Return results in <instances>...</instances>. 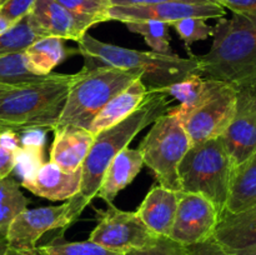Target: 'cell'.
Returning a JSON list of instances; mask_svg holds the SVG:
<instances>
[{"mask_svg":"<svg viewBox=\"0 0 256 255\" xmlns=\"http://www.w3.org/2000/svg\"><path fill=\"white\" fill-rule=\"evenodd\" d=\"M170 108L172 102L164 92L158 89H149L145 102L132 115L95 135L94 142L82 165L79 192L72 199L66 200L69 226L79 219L85 208L96 196L112 160L122 149L128 148L142 129L166 114Z\"/></svg>","mask_w":256,"mask_h":255,"instance_id":"cell-1","label":"cell"},{"mask_svg":"<svg viewBox=\"0 0 256 255\" xmlns=\"http://www.w3.org/2000/svg\"><path fill=\"white\" fill-rule=\"evenodd\" d=\"M212 44L198 56V74L226 82L236 90L256 85V16L232 12L220 18L214 26Z\"/></svg>","mask_w":256,"mask_h":255,"instance_id":"cell-2","label":"cell"},{"mask_svg":"<svg viewBox=\"0 0 256 255\" xmlns=\"http://www.w3.org/2000/svg\"><path fill=\"white\" fill-rule=\"evenodd\" d=\"M78 52L84 56L86 68L112 66L142 76L148 89H162L180 82L188 75L198 72V55L189 58L155 52H139L108 44L85 34L78 42Z\"/></svg>","mask_w":256,"mask_h":255,"instance_id":"cell-3","label":"cell"},{"mask_svg":"<svg viewBox=\"0 0 256 255\" xmlns=\"http://www.w3.org/2000/svg\"><path fill=\"white\" fill-rule=\"evenodd\" d=\"M75 74H49L32 84L10 88L0 94V124L8 129L54 130Z\"/></svg>","mask_w":256,"mask_h":255,"instance_id":"cell-4","label":"cell"},{"mask_svg":"<svg viewBox=\"0 0 256 255\" xmlns=\"http://www.w3.org/2000/svg\"><path fill=\"white\" fill-rule=\"evenodd\" d=\"M234 169L222 136L192 144L178 168L182 192L204 195L222 214Z\"/></svg>","mask_w":256,"mask_h":255,"instance_id":"cell-5","label":"cell"},{"mask_svg":"<svg viewBox=\"0 0 256 255\" xmlns=\"http://www.w3.org/2000/svg\"><path fill=\"white\" fill-rule=\"evenodd\" d=\"M139 78L118 68L84 66L75 74L56 128L75 125L89 129L102 108Z\"/></svg>","mask_w":256,"mask_h":255,"instance_id":"cell-6","label":"cell"},{"mask_svg":"<svg viewBox=\"0 0 256 255\" xmlns=\"http://www.w3.org/2000/svg\"><path fill=\"white\" fill-rule=\"evenodd\" d=\"M190 146L192 142L182 122L166 112L152 122L138 149L159 185L182 192L178 168Z\"/></svg>","mask_w":256,"mask_h":255,"instance_id":"cell-7","label":"cell"},{"mask_svg":"<svg viewBox=\"0 0 256 255\" xmlns=\"http://www.w3.org/2000/svg\"><path fill=\"white\" fill-rule=\"evenodd\" d=\"M209 80L210 85L205 96L182 120L192 144L222 136L236 108L238 90L226 82Z\"/></svg>","mask_w":256,"mask_h":255,"instance_id":"cell-8","label":"cell"},{"mask_svg":"<svg viewBox=\"0 0 256 255\" xmlns=\"http://www.w3.org/2000/svg\"><path fill=\"white\" fill-rule=\"evenodd\" d=\"M98 224L90 232L89 240L112 252H124L148 246L158 239L135 212H124L112 204L106 209L95 210Z\"/></svg>","mask_w":256,"mask_h":255,"instance_id":"cell-9","label":"cell"},{"mask_svg":"<svg viewBox=\"0 0 256 255\" xmlns=\"http://www.w3.org/2000/svg\"><path fill=\"white\" fill-rule=\"evenodd\" d=\"M220 216L216 206L204 195L179 192L169 238L184 246L205 242L212 236Z\"/></svg>","mask_w":256,"mask_h":255,"instance_id":"cell-10","label":"cell"},{"mask_svg":"<svg viewBox=\"0 0 256 255\" xmlns=\"http://www.w3.org/2000/svg\"><path fill=\"white\" fill-rule=\"evenodd\" d=\"M69 228L66 202L58 206L26 208L14 218L5 239L14 249L35 250L45 232L60 230L59 235H64Z\"/></svg>","mask_w":256,"mask_h":255,"instance_id":"cell-11","label":"cell"},{"mask_svg":"<svg viewBox=\"0 0 256 255\" xmlns=\"http://www.w3.org/2000/svg\"><path fill=\"white\" fill-rule=\"evenodd\" d=\"M226 14L225 8L218 2H162L142 6H115L112 5L108 10V22H142V20H156V22L172 24L178 20L186 18H202V19H220Z\"/></svg>","mask_w":256,"mask_h":255,"instance_id":"cell-12","label":"cell"},{"mask_svg":"<svg viewBox=\"0 0 256 255\" xmlns=\"http://www.w3.org/2000/svg\"><path fill=\"white\" fill-rule=\"evenodd\" d=\"M222 138L235 168L256 152V96L252 89L238 90L234 116Z\"/></svg>","mask_w":256,"mask_h":255,"instance_id":"cell-13","label":"cell"},{"mask_svg":"<svg viewBox=\"0 0 256 255\" xmlns=\"http://www.w3.org/2000/svg\"><path fill=\"white\" fill-rule=\"evenodd\" d=\"M30 20L42 36H55L62 40L79 42L90 26L96 22L69 12L56 0H35Z\"/></svg>","mask_w":256,"mask_h":255,"instance_id":"cell-14","label":"cell"},{"mask_svg":"<svg viewBox=\"0 0 256 255\" xmlns=\"http://www.w3.org/2000/svg\"><path fill=\"white\" fill-rule=\"evenodd\" d=\"M82 169L66 172L52 162L40 164L35 170L25 174L22 185L34 195L52 202L69 200L79 192Z\"/></svg>","mask_w":256,"mask_h":255,"instance_id":"cell-15","label":"cell"},{"mask_svg":"<svg viewBox=\"0 0 256 255\" xmlns=\"http://www.w3.org/2000/svg\"><path fill=\"white\" fill-rule=\"evenodd\" d=\"M94 139V135L85 128L75 125L55 128L50 162L70 172L82 169Z\"/></svg>","mask_w":256,"mask_h":255,"instance_id":"cell-16","label":"cell"},{"mask_svg":"<svg viewBox=\"0 0 256 255\" xmlns=\"http://www.w3.org/2000/svg\"><path fill=\"white\" fill-rule=\"evenodd\" d=\"M212 238L232 252H256V206L222 212Z\"/></svg>","mask_w":256,"mask_h":255,"instance_id":"cell-17","label":"cell"},{"mask_svg":"<svg viewBox=\"0 0 256 255\" xmlns=\"http://www.w3.org/2000/svg\"><path fill=\"white\" fill-rule=\"evenodd\" d=\"M178 202L179 192L156 185L148 192L135 212L154 234L169 236Z\"/></svg>","mask_w":256,"mask_h":255,"instance_id":"cell-18","label":"cell"},{"mask_svg":"<svg viewBox=\"0 0 256 255\" xmlns=\"http://www.w3.org/2000/svg\"><path fill=\"white\" fill-rule=\"evenodd\" d=\"M149 95V89L142 82V78L135 80L126 89L115 95L106 105L102 109V112L94 118L90 124V132L96 135L102 130L112 128V125L122 122L129 115H132Z\"/></svg>","mask_w":256,"mask_h":255,"instance_id":"cell-19","label":"cell"},{"mask_svg":"<svg viewBox=\"0 0 256 255\" xmlns=\"http://www.w3.org/2000/svg\"><path fill=\"white\" fill-rule=\"evenodd\" d=\"M144 165L139 149H122L108 166L96 196L112 204L116 195L136 178Z\"/></svg>","mask_w":256,"mask_h":255,"instance_id":"cell-20","label":"cell"},{"mask_svg":"<svg viewBox=\"0 0 256 255\" xmlns=\"http://www.w3.org/2000/svg\"><path fill=\"white\" fill-rule=\"evenodd\" d=\"M256 206V152L232 172L225 212H240Z\"/></svg>","mask_w":256,"mask_h":255,"instance_id":"cell-21","label":"cell"},{"mask_svg":"<svg viewBox=\"0 0 256 255\" xmlns=\"http://www.w3.org/2000/svg\"><path fill=\"white\" fill-rule=\"evenodd\" d=\"M209 85V79H205L198 72H192L180 82L158 90L164 92L166 96H172L179 102L178 106L170 108L168 112L176 116L182 122L189 112H192L199 105V102L206 94Z\"/></svg>","mask_w":256,"mask_h":255,"instance_id":"cell-22","label":"cell"},{"mask_svg":"<svg viewBox=\"0 0 256 255\" xmlns=\"http://www.w3.org/2000/svg\"><path fill=\"white\" fill-rule=\"evenodd\" d=\"M68 50L60 38L45 36L24 50L28 69L35 75L46 76L68 58Z\"/></svg>","mask_w":256,"mask_h":255,"instance_id":"cell-23","label":"cell"},{"mask_svg":"<svg viewBox=\"0 0 256 255\" xmlns=\"http://www.w3.org/2000/svg\"><path fill=\"white\" fill-rule=\"evenodd\" d=\"M28 205L29 200L22 192L16 180L9 176L0 180V236L5 238L14 218Z\"/></svg>","mask_w":256,"mask_h":255,"instance_id":"cell-24","label":"cell"},{"mask_svg":"<svg viewBox=\"0 0 256 255\" xmlns=\"http://www.w3.org/2000/svg\"><path fill=\"white\" fill-rule=\"evenodd\" d=\"M46 76L35 75L28 69L24 52H12L0 56V86L9 89L22 86L42 82Z\"/></svg>","mask_w":256,"mask_h":255,"instance_id":"cell-25","label":"cell"},{"mask_svg":"<svg viewBox=\"0 0 256 255\" xmlns=\"http://www.w3.org/2000/svg\"><path fill=\"white\" fill-rule=\"evenodd\" d=\"M42 36L30 20L29 14L15 22L8 32L0 35V56L12 52H24L32 42Z\"/></svg>","mask_w":256,"mask_h":255,"instance_id":"cell-26","label":"cell"},{"mask_svg":"<svg viewBox=\"0 0 256 255\" xmlns=\"http://www.w3.org/2000/svg\"><path fill=\"white\" fill-rule=\"evenodd\" d=\"M36 249L42 255H124L89 239L85 242H66L62 239V235L55 236L52 242L40 245Z\"/></svg>","mask_w":256,"mask_h":255,"instance_id":"cell-27","label":"cell"},{"mask_svg":"<svg viewBox=\"0 0 256 255\" xmlns=\"http://www.w3.org/2000/svg\"><path fill=\"white\" fill-rule=\"evenodd\" d=\"M128 30L144 38L145 42L159 54H172L170 52L169 24L156 20H142V22H126Z\"/></svg>","mask_w":256,"mask_h":255,"instance_id":"cell-28","label":"cell"},{"mask_svg":"<svg viewBox=\"0 0 256 255\" xmlns=\"http://www.w3.org/2000/svg\"><path fill=\"white\" fill-rule=\"evenodd\" d=\"M170 26L174 28L188 50H190L192 44L206 40L214 34V26H210L206 20L202 18H186L178 20L170 24Z\"/></svg>","mask_w":256,"mask_h":255,"instance_id":"cell-29","label":"cell"},{"mask_svg":"<svg viewBox=\"0 0 256 255\" xmlns=\"http://www.w3.org/2000/svg\"><path fill=\"white\" fill-rule=\"evenodd\" d=\"M69 12L79 16L94 20L96 24L108 22L110 0H56Z\"/></svg>","mask_w":256,"mask_h":255,"instance_id":"cell-30","label":"cell"},{"mask_svg":"<svg viewBox=\"0 0 256 255\" xmlns=\"http://www.w3.org/2000/svg\"><path fill=\"white\" fill-rule=\"evenodd\" d=\"M124 255H189L188 248L169 236H158L154 242L142 249L129 250Z\"/></svg>","mask_w":256,"mask_h":255,"instance_id":"cell-31","label":"cell"},{"mask_svg":"<svg viewBox=\"0 0 256 255\" xmlns=\"http://www.w3.org/2000/svg\"><path fill=\"white\" fill-rule=\"evenodd\" d=\"M186 248L189 255H256V252H232L218 242L212 236L205 242H198V244L190 245Z\"/></svg>","mask_w":256,"mask_h":255,"instance_id":"cell-32","label":"cell"},{"mask_svg":"<svg viewBox=\"0 0 256 255\" xmlns=\"http://www.w3.org/2000/svg\"><path fill=\"white\" fill-rule=\"evenodd\" d=\"M35 0H6L0 6V14L16 22L32 12Z\"/></svg>","mask_w":256,"mask_h":255,"instance_id":"cell-33","label":"cell"},{"mask_svg":"<svg viewBox=\"0 0 256 255\" xmlns=\"http://www.w3.org/2000/svg\"><path fill=\"white\" fill-rule=\"evenodd\" d=\"M232 12L256 16V0H214Z\"/></svg>","mask_w":256,"mask_h":255,"instance_id":"cell-34","label":"cell"},{"mask_svg":"<svg viewBox=\"0 0 256 255\" xmlns=\"http://www.w3.org/2000/svg\"><path fill=\"white\" fill-rule=\"evenodd\" d=\"M18 154L0 144V180L5 179L18 164Z\"/></svg>","mask_w":256,"mask_h":255,"instance_id":"cell-35","label":"cell"},{"mask_svg":"<svg viewBox=\"0 0 256 255\" xmlns=\"http://www.w3.org/2000/svg\"><path fill=\"white\" fill-rule=\"evenodd\" d=\"M212 2L214 0H110V4L115 6H142V5H154L162 2Z\"/></svg>","mask_w":256,"mask_h":255,"instance_id":"cell-36","label":"cell"},{"mask_svg":"<svg viewBox=\"0 0 256 255\" xmlns=\"http://www.w3.org/2000/svg\"><path fill=\"white\" fill-rule=\"evenodd\" d=\"M4 255H42L38 249L35 250H19V249H14V248H8L6 252Z\"/></svg>","mask_w":256,"mask_h":255,"instance_id":"cell-37","label":"cell"},{"mask_svg":"<svg viewBox=\"0 0 256 255\" xmlns=\"http://www.w3.org/2000/svg\"><path fill=\"white\" fill-rule=\"evenodd\" d=\"M14 24H15L14 22H12L10 19L5 18L4 15L0 14V35L4 34L5 32H8V30H9Z\"/></svg>","mask_w":256,"mask_h":255,"instance_id":"cell-38","label":"cell"},{"mask_svg":"<svg viewBox=\"0 0 256 255\" xmlns=\"http://www.w3.org/2000/svg\"><path fill=\"white\" fill-rule=\"evenodd\" d=\"M8 248H9V244H8L6 239L4 236H0V255H4Z\"/></svg>","mask_w":256,"mask_h":255,"instance_id":"cell-39","label":"cell"},{"mask_svg":"<svg viewBox=\"0 0 256 255\" xmlns=\"http://www.w3.org/2000/svg\"><path fill=\"white\" fill-rule=\"evenodd\" d=\"M5 130H10V129H8V128L5 126V125L0 124V132H5Z\"/></svg>","mask_w":256,"mask_h":255,"instance_id":"cell-40","label":"cell"},{"mask_svg":"<svg viewBox=\"0 0 256 255\" xmlns=\"http://www.w3.org/2000/svg\"><path fill=\"white\" fill-rule=\"evenodd\" d=\"M9 88H4V86H0V94H2V92H5V90H8Z\"/></svg>","mask_w":256,"mask_h":255,"instance_id":"cell-41","label":"cell"},{"mask_svg":"<svg viewBox=\"0 0 256 255\" xmlns=\"http://www.w3.org/2000/svg\"><path fill=\"white\" fill-rule=\"evenodd\" d=\"M252 92H254V94H255V96H256V85H255L254 88H252Z\"/></svg>","mask_w":256,"mask_h":255,"instance_id":"cell-42","label":"cell"},{"mask_svg":"<svg viewBox=\"0 0 256 255\" xmlns=\"http://www.w3.org/2000/svg\"><path fill=\"white\" fill-rule=\"evenodd\" d=\"M6 2V0H0V2H2V4H4V2Z\"/></svg>","mask_w":256,"mask_h":255,"instance_id":"cell-43","label":"cell"},{"mask_svg":"<svg viewBox=\"0 0 256 255\" xmlns=\"http://www.w3.org/2000/svg\"><path fill=\"white\" fill-rule=\"evenodd\" d=\"M0 6H2V2H0Z\"/></svg>","mask_w":256,"mask_h":255,"instance_id":"cell-44","label":"cell"}]
</instances>
